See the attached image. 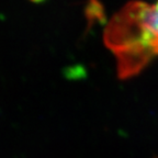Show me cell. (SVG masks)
<instances>
[{"label": "cell", "instance_id": "obj_1", "mask_svg": "<svg viewBox=\"0 0 158 158\" xmlns=\"http://www.w3.org/2000/svg\"><path fill=\"white\" fill-rule=\"evenodd\" d=\"M106 43L115 55L121 78L141 72L158 57V0L154 5L134 1L124 7L109 24Z\"/></svg>", "mask_w": 158, "mask_h": 158}]
</instances>
